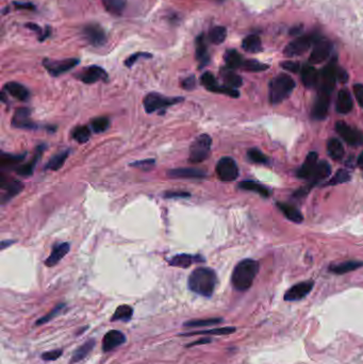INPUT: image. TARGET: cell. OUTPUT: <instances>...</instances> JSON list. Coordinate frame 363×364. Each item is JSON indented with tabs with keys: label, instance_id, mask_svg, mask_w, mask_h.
Returning a JSON list of instances; mask_svg holds the SVG:
<instances>
[{
	"label": "cell",
	"instance_id": "6da1fadb",
	"mask_svg": "<svg viewBox=\"0 0 363 364\" xmlns=\"http://www.w3.org/2000/svg\"><path fill=\"white\" fill-rule=\"evenodd\" d=\"M216 274L213 269L208 267H198L191 273L188 285L189 289L198 295L204 297H211L215 290Z\"/></svg>",
	"mask_w": 363,
	"mask_h": 364
},
{
	"label": "cell",
	"instance_id": "7a4b0ae2",
	"mask_svg": "<svg viewBox=\"0 0 363 364\" xmlns=\"http://www.w3.org/2000/svg\"><path fill=\"white\" fill-rule=\"evenodd\" d=\"M259 270V263L252 259H245L235 267L231 282L238 291L248 290L253 283Z\"/></svg>",
	"mask_w": 363,
	"mask_h": 364
},
{
	"label": "cell",
	"instance_id": "3957f363",
	"mask_svg": "<svg viewBox=\"0 0 363 364\" xmlns=\"http://www.w3.org/2000/svg\"><path fill=\"white\" fill-rule=\"evenodd\" d=\"M295 88V82L288 75H279L269 83V100L278 105L287 99Z\"/></svg>",
	"mask_w": 363,
	"mask_h": 364
},
{
	"label": "cell",
	"instance_id": "277c9868",
	"mask_svg": "<svg viewBox=\"0 0 363 364\" xmlns=\"http://www.w3.org/2000/svg\"><path fill=\"white\" fill-rule=\"evenodd\" d=\"M212 140L208 134L197 136L190 147L189 161L191 163H200L210 156Z\"/></svg>",
	"mask_w": 363,
	"mask_h": 364
},
{
	"label": "cell",
	"instance_id": "5b68a950",
	"mask_svg": "<svg viewBox=\"0 0 363 364\" xmlns=\"http://www.w3.org/2000/svg\"><path fill=\"white\" fill-rule=\"evenodd\" d=\"M183 97H166L158 93H149L148 95H146L144 98V108L147 113L156 112L158 110L165 109L171 106H174L176 104H179L183 102Z\"/></svg>",
	"mask_w": 363,
	"mask_h": 364
},
{
	"label": "cell",
	"instance_id": "8992f818",
	"mask_svg": "<svg viewBox=\"0 0 363 364\" xmlns=\"http://www.w3.org/2000/svg\"><path fill=\"white\" fill-rule=\"evenodd\" d=\"M338 65H336L335 62H331L328 65H326L322 69L319 77V92L326 93V94H331V92L335 89L336 82L338 80Z\"/></svg>",
	"mask_w": 363,
	"mask_h": 364
},
{
	"label": "cell",
	"instance_id": "52a82bcc",
	"mask_svg": "<svg viewBox=\"0 0 363 364\" xmlns=\"http://www.w3.org/2000/svg\"><path fill=\"white\" fill-rule=\"evenodd\" d=\"M319 40L320 38L316 37V35H314V34L300 36V37L296 38V40L291 42L288 46H285L284 51H283L284 56H287L289 58H293V57L303 55V53H305L314 43H316Z\"/></svg>",
	"mask_w": 363,
	"mask_h": 364
},
{
	"label": "cell",
	"instance_id": "ba28073f",
	"mask_svg": "<svg viewBox=\"0 0 363 364\" xmlns=\"http://www.w3.org/2000/svg\"><path fill=\"white\" fill-rule=\"evenodd\" d=\"M80 60L78 58H71V59H65L61 61L56 60H49L45 59L43 61V65L46 68V71L49 73L52 77H59L71 71L74 67L79 64Z\"/></svg>",
	"mask_w": 363,
	"mask_h": 364
},
{
	"label": "cell",
	"instance_id": "9c48e42d",
	"mask_svg": "<svg viewBox=\"0 0 363 364\" xmlns=\"http://www.w3.org/2000/svg\"><path fill=\"white\" fill-rule=\"evenodd\" d=\"M216 175L223 182L235 181L239 176V168L236 161L229 157L222 158L216 164Z\"/></svg>",
	"mask_w": 363,
	"mask_h": 364
},
{
	"label": "cell",
	"instance_id": "30bf717a",
	"mask_svg": "<svg viewBox=\"0 0 363 364\" xmlns=\"http://www.w3.org/2000/svg\"><path fill=\"white\" fill-rule=\"evenodd\" d=\"M336 130L343 140L352 146H360L363 144V132L356 128L347 125L344 121L336 123Z\"/></svg>",
	"mask_w": 363,
	"mask_h": 364
},
{
	"label": "cell",
	"instance_id": "8fae6325",
	"mask_svg": "<svg viewBox=\"0 0 363 364\" xmlns=\"http://www.w3.org/2000/svg\"><path fill=\"white\" fill-rule=\"evenodd\" d=\"M84 38L94 47H102L107 42V34L102 26L98 24H89L82 30Z\"/></svg>",
	"mask_w": 363,
	"mask_h": 364
},
{
	"label": "cell",
	"instance_id": "7c38bea8",
	"mask_svg": "<svg viewBox=\"0 0 363 364\" xmlns=\"http://www.w3.org/2000/svg\"><path fill=\"white\" fill-rule=\"evenodd\" d=\"M76 78L86 84L96 83L100 80H107L108 75L105 69L97 65H91L83 68L76 75Z\"/></svg>",
	"mask_w": 363,
	"mask_h": 364
},
{
	"label": "cell",
	"instance_id": "4fadbf2b",
	"mask_svg": "<svg viewBox=\"0 0 363 364\" xmlns=\"http://www.w3.org/2000/svg\"><path fill=\"white\" fill-rule=\"evenodd\" d=\"M331 50H333L331 43L326 38H320L314 45L310 58H309V62L311 64L322 63L323 61H325L329 57Z\"/></svg>",
	"mask_w": 363,
	"mask_h": 364
},
{
	"label": "cell",
	"instance_id": "5bb4252c",
	"mask_svg": "<svg viewBox=\"0 0 363 364\" xmlns=\"http://www.w3.org/2000/svg\"><path fill=\"white\" fill-rule=\"evenodd\" d=\"M313 281L299 282L290 288L284 294V300L287 301H297L305 298L313 289Z\"/></svg>",
	"mask_w": 363,
	"mask_h": 364
},
{
	"label": "cell",
	"instance_id": "9a60e30c",
	"mask_svg": "<svg viewBox=\"0 0 363 364\" xmlns=\"http://www.w3.org/2000/svg\"><path fill=\"white\" fill-rule=\"evenodd\" d=\"M30 113L28 108H18L12 119V126L19 129H35L36 125L30 120Z\"/></svg>",
	"mask_w": 363,
	"mask_h": 364
},
{
	"label": "cell",
	"instance_id": "2e32d148",
	"mask_svg": "<svg viewBox=\"0 0 363 364\" xmlns=\"http://www.w3.org/2000/svg\"><path fill=\"white\" fill-rule=\"evenodd\" d=\"M330 174H331V167L328 162L321 161L320 163H318V165H316L312 176L310 177V179H309L310 180V183H309V185L306 189H304L305 193H308L309 190L313 188L316 183H319L322 180L326 179Z\"/></svg>",
	"mask_w": 363,
	"mask_h": 364
},
{
	"label": "cell",
	"instance_id": "e0dca14e",
	"mask_svg": "<svg viewBox=\"0 0 363 364\" xmlns=\"http://www.w3.org/2000/svg\"><path fill=\"white\" fill-rule=\"evenodd\" d=\"M330 103V95L326 93L319 92L318 98L315 100V104L313 107L312 115L316 120H324L326 118Z\"/></svg>",
	"mask_w": 363,
	"mask_h": 364
},
{
	"label": "cell",
	"instance_id": "ac0fdd59",
	"mask_svg": "<svg viewBox=\"0 0 363 364\" xmlns=\"http://www.w3.org/2000/svg\"><path fill=\"white\" fill-rule=\"evenodd\" d=\"M126 342V336L119 330H110L107 332L103 341L104 352H110L115 347L121 346Z\"/></svg>",
	"mask_w": 363,
	"mask_h": 364
},
{
	"label": "cell",
	"instance_id": "d6986e66",
	"mask_svg": "<svg viewBox=\"0 0 363 364\" xmlns=\"http://www.w3.org/2000/svg\"><path fill=\"white\" fill-rule=\"evenodd\" d=\"M3 91L6 92L7 94L11 95L12 97L16 98L20 102H26L29 99L30 92L29 90L24 87V85L18 83V82H7L3 87Z\"/></svg>",
	"mask_w": 363,
	"mask_h": 364
},
{
	"label": "cell",
	"instance_id": "ffe728a7",
	"mask_svg": "<svg viewBox=\"0 0 363 364\" xmlns=\"http://www.w3.org/2000/svg\"><path fill=\"white\" fill-rule=\"evenodd\" d=\"M316 165H318V153L310 152L307 156L303 165L298 169L297 176L303 178V179H310Z\"/></svg>",
	"mask_w": 363,
	"mask_h": 364
},
{
	"label": "cell",
	"instance_id": "44dd1931",
	"mask_svg": "<svg viewBox=\"0 0 363 364\" xmlns=\"http://www.w3.org/2000/svg\"><path fill=\"white\" fill-rule=\"evenodd\" d=\"M205 259L200 255H192L188 253H180L173 257L171 260L168 261L169 264L172 266H177L181 268H188L191 266L193 263L195 262H204Z\"/></svg>",
	"mask_w": 363,
	"mask_h": 364
},
{
	"label": "cell",
	"instance_id": "7402d4cb",
	"mask_svg": "<svg viewBox=\"0 0 363 364\" xmlns=\"http://www.w3.org/2000/svg\"><path fill=\"white\" fill-rule=\"evenodd\" d=\"M69 248H71V246H69L68 243L58 244L57 246H55V248L52 249V252L50 253L49 257L46 259L45 264L49 267L55 266L65 257L66 253L69 251Z\"/></svg>",
	"mask_w": 363,
	"mask_h": 364
},
{
	"label": "cell",
	"instance_id": "603a6c76",
	"mask_svg": "<svg viewBox=\"0 0 363 364\" xmlns=\"http://www.w3.org/2000/svg\"><path fill=\"white\" fill-rule=\"evenodd\" d=\"M336 109L339 113H341V114H347L352 111L353 98H352L351 93L347 90L343 89L339 92Z\"/></svg>",
	"mask_w": 363,
	"mask_h": 364
},
{
	"label": "cell",
	"instance_id": "cb8c5ba5",
	"mask_svg": "<svg viewBox=\"0 0 363 364\" xmlns=\"http://www.w3.org/2000/svg\"><path fill=\"white\" fill-rule=\"evenodd\" d=\"M1 188L5 189V195L2 197V203L4 204L5 201L10 200L12 197L16 196L17 194L21 192V190L24 189V184H22L20 181H16L14 180L12 182H9L5 180V178L3 175H1Z\"/></svg>",
	"mask_w": 363,
	"mask_h": 364
},
{
	"label": "cell",
	"instance_id": "d4e9b609",
	"mask_svg": "<svg viewBox=\"0 0 363 364\" xmlns=\"http://www.w3.org/2000/svg\"><path fill=\"white\" fill-rule=\"evenodd\" d=\"M319 77L320 74L313 66L305 65L302 68V81L306 88L312 89L316 87L319 83Z\"/></svg>",
	"mask_w": 363,
	"mask_h": 364
},
{
	"label": "cell",
	"instance_id": "484cf974",
	"mask_svg": "<svg viewBox=\"0 0 363 364\" xmlns=\"http://www.w3.org/2000/svg\"><path fill=\"white\" fill-rule=\"evenodd\" d=\"M167 175L172 178H204L206 173L197 168H176L168 170Z\"/></svg>",
	"mask_w": 363,
	"mask_h": 364
},
{
	"label": "cell",
	"instance_id": "4316f807",
	"mask_svg": "<svg viewBox=\"0 0 363 364\" xmlns=\"http://www.w3.org/2000/svg\"><path fill=\"white\" fill-rule=\"evenodd\" d=\"M196 59L199 62L200 67L207 65L208 62H209V53H208V47L207 43L204 35H199L196 38Z\"/></svg>",
	"mask_w": 363,
	"mask_h": 364
},
{
	"label": "cell",
	"instance_id": "83f0119b",
	"mask_svg": "<svg viewBox=\"0 0 363 364\" xmlns=\"http://www.w3.org/2000/svg\"><path fill=\"white\" fill-rule=\"evenodd\" d=\"M44 149H45V146L44 145H40V146H38L37 148H36V153H35L34 158L32 160H31L30 162H28L27 164L17 167L16 168V173L18 175H20V176H24V177H28V176L32 175L33 169H34V167H35V165L37 163L38 159H40V157L42 156V153H43Z\"/></svg>",
	"mask_w": 363,
	"mask_h": 364
},
{
	"label": "cell",
	"instance_id": "f1b7e54d",
	"mask_svg": "<svg viewBox=\"0 0 363 364\" xmlns=\"http://www.w3.org/2000/svg\"><path fill=\"white\" fill-rule=\"evenodd\" d=\"M221 75H222V78H223L224 82H225V85H227V87H229V88L238 89V88H240L243 83L241 77L238 74H236L233 69H230L228 67L223 68L221 71Z\"/></svg>",
	"mask_w": 363,
	"mask_h": 364
},
{
	"label": "cell",
	"instance_id": "f546056e",
	"mask_svg": "<svg viewBox=\"0 0 363 364\" xmlns=\"http://www.w3.org/2000/svg\"><path fill=\"white\" fill-rule=\"evenodd\" d=\"M277 206H278V208H279V210L284 214L285 218L290 220L291 222L299 224L304 221L303 214L300 213V211L295 207L290 206L288 204H281V203H278Z\"/></svg>",
	"mask_w": 363,
	"mask_h": 364
},
{
	"label": "cell",
	"instance_id": "4dcf8cb0",
	"mask_svg": "<svg viewBox=\"0 0 363 364\" xmlns=\"http://www.w3.org/2000/svg\"><path fill=\"white\" fill-rule=\"evenodd\" d=\"M363 265V262L361 261H346L340 264L330 266V272H333L337 275H343L346 273H350L352 270H356Z\"/></svg>",
	"mask_w": 363,
	"mask_h": 364
},
{
	"label": "cell",
	"instance_id": "1f68e13d",
	"mask_svg": "<svg viewBox=\"0 0 363 364\" xmlns=\"http://www.w3.org/2000/svg\"><path fill=\"white\" fill-rule=\"evenodd\" d=\"M242 47L247 52L251 53L260 52L262 50V44L260 37L256 34H250L248 36H246L242 42Z\"/></svg>",
	"mask_w": 363,
	"mask_h": 364
},
{
	"label": "cell",
	"instance_id": "d6a6232c",
	"mask_svg": "<svg viewBox=\"0 0 363 364\" xmlns=\"http://www.w3.org/2000/svg\"><path fill=\"white\" fill-rule=\"evenodd\" d=\"M224 59H225L227 67L230 69H236V68L242 67L243 62H244L242 56L235 49L227 50L225 56H224Z\"/></svg>",
	"mask_w": 363,
	"mask_h": 364
},
{
	"label": "cell",
	"instance_id": "836d02e7",
	"mask_svg": "<svg viewBox=\"0 0 363 364\" xmlns=\"http://www.w3.org/2000/svg\"><path fill=\"white\" fill-rule=\"evenodd\" d=\"M327 151L334 160H341L344 156V147L338 138H330L327 143Z\"/></svg>",
	"mask_w": 363,
	"mask_h": 364
},
{
	"label": "cell",
	"instance_id": "e575fe53",
	"mask_svg": "<svg viewBox=\"0 0 363 364\" xmlns=\"http://www.w3.org/2000/svg\"><path fill=\"white\" fill-rule=\"evenodd\" d=\"M95 346V341L94 340H89L88 342L84 343L83 345H81L78 350H77L74 354H73V357H72V363H75V362H79L81 360H83L84 358L87 357V356L92 352L93 348H94Z\"/></svg>",
	"mask_w": 363,
	"mask_h": 364
},
{
	"label": "cell",
	"instance_id": "d590c367",
	"mask_svg": "<svg viewBox=\"0 0 363 364\" xmlns=\"http://www.w3.org/2000/svg\"><path fill=\"white\" fill-rule=\"evenodd\" d=\"M239 188L245 190V191L258 193V194H260L263 197H267L269 195V190L267 188H265L264 185H262L260 183L254 182V181H243L239 184Z\"/></svg>",
	"mask_w": 363,
	"mask_h": 364
},
{
	"label": "cell",
	"instance_id": "8d00e7d4",
	"mask_svg": "<svg viewBox=\"0 0 363 364\" xmlns=\"http://www.w3.org/2000/svg\"><path fill=\"white\" fill-rule=\"evenodd\" d=\"M133 314V309L131 308L128 305H121L120 306L112 316L111 321L115 322V321H121V322H129L132 317Z\"/></svg>",
	"mask_w": 363,
	"mask_h": 364
},
{
	"label": "cell",
	"instance_id": "74e56055",
	"mask_svg": "<svg viewBox=\"0 0 363 364\" xmlns=\"http://www.w3.org/2000/svg\"><path fill=\"white\" fill-rule=\"evenodd\" d=\"M68 154H69V150H65L63 152H60V153L56 154L55 157L47 162V164L45 165V169H51V170L60 169L65 163Z\"/></svg>",
	"mask_w": 363,
	"mask_h": 364
},
{
	"label": "cell",
	"instance_id": "f35d334b",
	"mask_svg": "<svg viewBox=\"0 0 363 364\" xmlns=\"http://www.w3.org/2000/svg\"><path fill=\"white\" fill-rule=\"evenodd\" d=\"M106 9L114 15H121L126 7V0H103Z\"/></svg>",
	"mask_w": 363,
	"mask_h": 364
},
{
	"label": "cell",
	"instance_id": "ab89813d",
	"mask_svg": "<svg viewBox=\"0 0 363 364\" xmlns=\"http://www.w3.org/2000/svg\"><path fill=\"white\" fill-rule=\"evenodd\" d=\"M226 36H227L226 28L222 27V26H218V27H214L213 29H211L210 33H209V40L211 43H213L215 45H220L226 40Z\"/></svg>",
	"mask_w": 363,
	"mask_h": 364
},
{
	"label": "cell",
	"instance_id": "60d3db41",
	"mask_svg": "<svg viewBox=\"0 0 363 364\" xmlns=\"http://www.w3.org/2000/svg\"><path fill=\"white\" fill-rule=\"evenodd\" d=\"M26 153L21 154H11V153H2L1 158H0V165L1 166H12L19 163L20 161L24 160L26 157Z\"/></svg>",
	"mask_w": 363,
	"mask_h": 364
},
{
	"label": "cell",
	"instance_id": "b9f144b4",
	"mask_svg": "<svg viewBox=\"0 0 363 364\" xmlns=\"http://www.w3.org/2000/svg\"><path fill=\"white\" fill-rule=\"evenodd\" d=\"M236 331L235 327H223L218 329H211V330H204V331H198V332H191V334H185L184 336H196V335H213V336H224V335H230L234 334Z\"/></svg>",
	"mask_w": 363,
	"mask_h": 364
},
{
	"label": "cell",
	"instance_id": "7bdbcfd3",
	"mask_svg": "<svg viewBox=\"0 0 363 364\" xmlns=\"http://www.w3.org/2000/svg\"><path fill=\"white\" fill-rule=\"evenodd\" d=\"M74 140H76L78 143H86L90 140L91 137V131L87 126H79L73 130L72 133Z\"/></svg>",
	"mask_w": 363,
	"mask_h": 364
},
{
	"label": "cell",
	"instance_id": "ee69618b",
	"mask_svg": "<svg viewBox=\"0 0 363 364\" xmlns=\"http://www.w3.org/2000/svg\"><path fill=\"white\" fill-rule=\"evenodd\" d=\"M200 83L210 92H214V90L219 87L218 80H216L214 75L210 72H206L202 75V77H200Z\"/></svg>",
	"mask_w": 363,
	"mask_h": 364
},
{
	"label": "cell",
	"instance_id": "f6af8a7d",
	"mask_svg": "<svg viewBox=\"0 0 363 364\" xmlns=\"http://www.w3.org/2000/svg\"><path fill=\"white\" fill-rule=\"evenodd\" d=\"M92 129L94 130V132L100 133L105 132V131L109 128L110 126V121L106 116H100V118H96L92 121L91 122Z\"/></svg>",
	"mask_w": 363,
	"mask_h": 364
},
{
	"label": "cell",
	"instance_id": "bcb514c9",
	"mask_svg": "<svg viewBox=\"0 0 363 364\" xmlns=\"http://www.w3.org/2000/svg\"><path fill=\"white\" fill-rule=\"evenodd\" d=\"M242 68L244 69V71H247V72L256 73V72L265 71V69L268 68V66L266 64L261 63V62L256 61V60H245L243 62Z\"/></svg>",
	"mask_w": 363,
	"mask_h": 364
},
{
	"label": "cell",
	"instance_id": "7dc6e473",
	"mask_svg": "<svg viewBox=\"0 0 363 364\" xmlns=\"http://www.w3.org/2000/svg\"><path fill=\"white\" fill-rule=\"evenodd\" d=\"M222 319H206V320H194L189 321L183 324L184 327H203V326H210V325H215L221 323Z\"/></svg>",
	"mask_w": 363,
	"mask_h": 364
},
{
	"label": "cell",
	"instance_id": "c3c4849f",
	"mask_svg": "<svg viewBox=\"0 0 363 364\" xmlns=\"http://www.w3.org/2000/svg\"><path fill=\"white\" fill-rule=\"evenodd\" d=\"M247 156L248 158L254 162V163H259V164H265L267 163V158L263 152H261L259 149L257 148H251L247 152Z\"/></svg>",
	"mask_w": 363,
	"mask_h": 364
},
{
	"label": "cell",
	"instance_id": "681fc988",
	"mask_svg": "<svg viewBox=\"0 0 363 364\" xmlns=\"http://www.w3.org/2000/svg\"><path fill=\"white\" fill-rule=\"evenodd\" d=\"M351 180V175L350 173L347 172L345 169H340L339 172L335 175V177L329 181V185H335V184H340V183H344Z\"/></svg>",
	"mask_w": 363,
	"mask_h": 364
},
{
	"label": "cell",
	"instance_id": "f907efd6",
	"mask_svg": "<svg viewBox=\"0 0 363 364\" xmlns=\"http://www.w3.org/2000/svg\"><path fill=\"white\" fill-rule=\"evenodd\" d=\"M26 27L30 30L34 31V32H36L38 35H40V37H38V40H40L41 42L46 40V37H48L50 35V30L49 28L47 27V30L44 31L43 29H41L40 27H38L36 24H31V22H29V24L26 25Z\"/></svg>",
	"mask_w": 363,
	"mask_h": 364
},
{
	"label": "cell",
	"instance_id": "816d5d0a",
	"mask_svg": "<svg viewBox=\"0 0 363 364\" xmlns=\"http://www.w3.org/2000/svg\"><path fill=\"white\" fill-rule=\"evenodd\" d=\"M152 56L150 55V53H147V52H136V53H133L132 56H130L129 58L126 59L125 61V65L127 67H131L132 65H134L135 62L140 59V58H151Z\"/></svg>",
	"mask_w": 363,
	"mask_h": 364
},
{
	"label": "cell",
	"instance_id": "f5cc1de1",
	"mask_svg": "<svg viewBox=\"0 0 363 364\" xmlns=\"http://www.w3.org/2000/svg\"><path fill=\"white\" fill-rule=\"evenodd\" d=\"M63 308H64V305H59L58 307H56L55 309H53L50 313H48V314L46 315V316H44V317H42V319L38 320V321L36 322V325H42V324H45V323L49 322V321H50L51 319H53V317H55L56 315H58V314L61 312V310L63 309Z\"/></svg>",
	"mask_w": 363,
	"mask_h": 364
},
{
	"label": "cell",
	"instance_id": "db71d44e",
	"mask_svg": "<svg viewBox=\"0 0 363 364\" xmlns=\"http://www.w3.org/2000/svg\"><path fill=\"white\" fill-rule=\"evenodd\" d=\"M181 87L184 89V90H188V91H192L194 90L195 87H196V78L194 76H190L188 77V78H185L182 82H181Z\"/></svg>",
	"mask_w": 363,
	"mask_h": 364
},
{
	"label": "cell",
	"instance_id": "11a10c76",
	"mask_svg": "<svg viewBox=\"0 0 363 364\" xmlns=\"http://www.w3.org/2000/svg\"><path fill=\"white\" fill-rule=\"evenodd\" d=\"M281 66L285 69V71H289L291 73H297L300 68L299 64L294 61H285L283 63H281Z\"/></svg>",
	"mask_w": 363,
	"mask_h": 364
},
{
	"label": "cell",
	"instance_id": "9f6ffc18",
	"mask_svg": "<svg viewBox=\"0 0 363 364\" xmlns=\"http://www.w3.org/2000/svg\"><path fill=\"white\" fill-rule=\"evenodd\" d=\"M354 94L356 96V99L360 107L363 108V84H355L354 85Z\"/></svg>",
	"mask_w": 363,
	"mask_h": 364
},
{
	"label": "cell",
	"instance_id": "6f0895ef",
	"mask_svg": "<svg viewBox=\"0 0 363 364\" xmlns=\"http://www.w3.org/2000/svg\"><path fill=\"white\" fill-rule=\"evenodd\" d=\"M62 355V351L60 350H56V351H51V352H47L42 355V358L46 361H52V360H57L58 358H60V356Z\"/></svg>",
	"mask_w": 363,
	"mask_h": 364
},
{
	"label": "cell",
	"instance_id": "680465c9",
	"mask_svg": "<svg viewBox=\"0 0 363 364\" xmlns=\"http://www.w3.org/2000/svg\"><path fill=\"white\" fill-rule=\"evenodd\" d=\"M154 160H144L141 162H134V163L131 164V166H136V167H146V166H153Z\"/></svg>",
	"mask_w": 363,
	"mask_h": 364
},
{
	"label": "cell",
	"instance_id": "91938a15",
	"mask_svg": "<svg viewBox=\"0 0 363 364\" xmlns=\"http://www.w3.org/2000/svg\"><path fill=\"white\" fill-rule=\"evenodd\" d=\"M15 6H16V9H28V10H34L35 9V5H33L32 3H29V2H14L13 3Z\"/></svg>",
	"mask_w": 363,
	"mask_h": 364
},
{
	"label": "cell",
	"instance_id": "94428289",
	"mask_svg": "<svg viewBox=\"0 0 363 364\" xmlns=\"http://www.w3.org/2000/svg\"><path fill=\"white\" fill-rule=\"evenodd\" d=\"M337 77H338V80L341 81V82H346L347 79H349V76H347V73L344 71V69L340 68V67L338 68Z\"/></svg>",
	"mask_w": 363,
	"mask_h": 364
},
{
	"label": "cell",
	"instance_id": "6125c7cd",
	"mask_svg": "<svg viewBox=\"0 0 363 364\" xmlns=\"http://www.w3.org/2000/svg\"><path fill=\"white\" fill-rule=\"evenodd\" d=\"M189 197L190 196V194H189V193H172V192H169V193H166V194H165V197H168V198H171V197Z\"/></svg>",
	"mask_w": 363,
	"mask_h": 364
},
{
	"label": "cell",
	"instance_id": "be15d7a7",
	"mask_svg": "<svg viewBox=\"0 0 363 364\" xmlns=\"http://www.w3.org/2000/svg\"><path fill=\"white\" fill-rule=\"evenodd\" d=\"M211 341L209 339H200V341H197V342H194L190 344L189 346H194V345H198V344H206V343H210Z\"/></svg>",
	"mask_w": 363,
	"mask_h": 364
},
{
	"label": "cell",
	"instance_id": "e7e4bbea",
	"mask_svg": "<svg viewBox=\"0 0 363 364\" xmlns=\"http://www.w3.org/2000/svg\"><path fill=\"white\" fill-rule=\"evenodd\" d=\"M302 30H303V27H302V26H298V27L293 28V29L291 30V34H292V35H293V34H299L300 32H302Z\"/></svg>",
	"mask_w": 363,
	"mask_h": 364
},
{
	"label": "cell",
	"instance_id": "03108f58",
	"mask_svg": "<svg viewBox=\"0 0 363 364\" xmlns=\"http://www.w3.org/2000/svg\"><path fill=\"white\" fill-rule=\"evenodd\" d=\"M13 243H14V241H2L1 242V249H4L6 246H9V245H11Z\"/></svg>",
	"mask_w": 363,
	"mask_h": 364
},
{
	"label": "cell",
	"instance_id": "003e7915",
	"mask_svg": "<svg viewBox=\"0 0 363 364\" xmlns=\"http://www.w3.org/2000/svg\"><path fill=\"white\" fill-rule=\"evenodd\" d=\"M358 165L360 168L363 169V152L360 154V157L358 159Z\"/></svg>",
	"mask_w": 363,
	"mask_h": 364
}]
</instances>
